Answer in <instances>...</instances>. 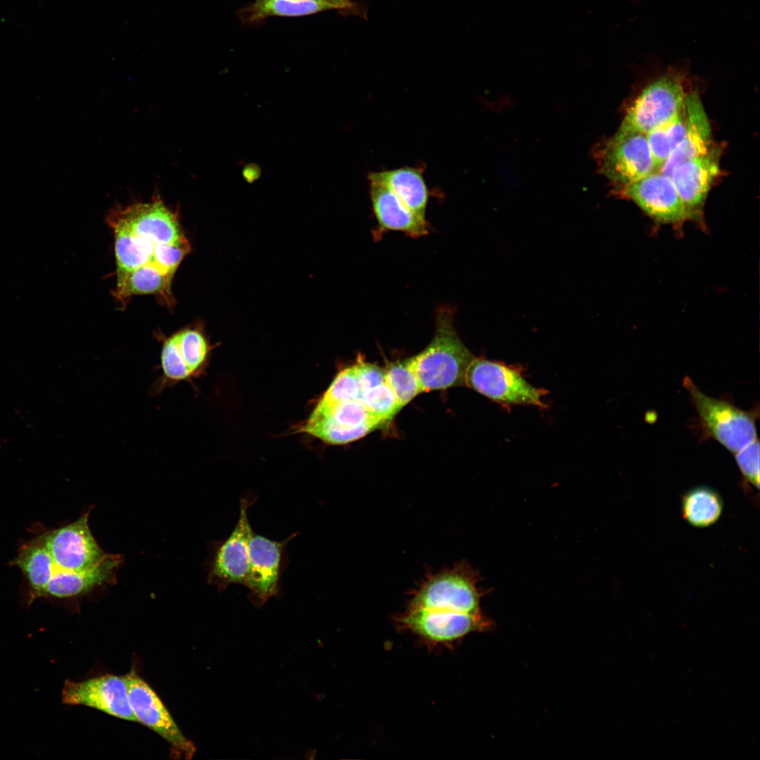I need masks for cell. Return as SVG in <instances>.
Returning a JSON list of instances; mask_svg holds the SVG:
<instances>
[{
    "label": "cell",
    "mask_w": 760,
    "mask_h": 760,
    "mask_svg": "<svg viewBox=\"0 0 760 760\" xmlns=\"http://www.w3.org/2000/svg\"><path fill=\"white\" fill-rule=\"evenodd\" d=\"M384 369L386 383L402 407L423 392L410 357L388 362Z\"/></svg>",
    "instance_id": "25"
},
{
    "label": "cell",
    "mask_w": 760,
    "mask_h": 760,
    "mask_svg": "<svg viewBox=\"0 0 760 760\" xmlns=\"http://www.w3.org/2000/svg\"><path fill=\"white\" fill-rule=\"evenodd\" d=\"M368 178L388 187L411 211L425 218L429 190L422 170L403 167L370 172Z\"/></svg>",
    "instance_id": "21"
},
{
    "label": "cell",
    "mask_w": 760,
    "mask_h": 760,
    "mask_svg": "<svg viewBox=\"0 0 760 760\" xmlns=\"http://www.w3.org/2000/svg\"><path fill=\"white\" fill-rule=\"evenodd\" d=\"M721 151L713 146L707 153L676 165L671 175L690 218L700 213L710 187L720 172Z\"/></svg>",
    "instance_id": "17"
},
{
    "label": "cell",
    "mask_w": 760,
    "mask_h": 760,
    "mask_svg": "<svg viewBox=\"0 0 760 760\" xmlns=\"http://www.w3.org/2000/svg\"><path fill=\"white\" fill-rule=\"evenodd\" d=\"M479 574L467 563L429 575L414 590L399 621L429 642L459 640L489 626L483 617Z\"/></svg>",
    "instance_id": "2"
},
{
    "label": "cell",
    "mask_w": 760,
    "mask_h": 760,
    "mask_svg": "<svg viewBox=\"0 0 760 760\" xmlns=\"http://www.w3.org/2000/svg\"><path fill=\"white\" fill-rule=\"evenodd\" d=\"M686 68L669 67L649 83L629 107L619 127L645 134L672 121L684 107Z\"/></svg>",
    "instance_id": "5"
},
{
    "label": "cell",
    "mask_w": 760,
    "mask_h": 760,
    "mask_svg": "<svg viewBox=\"0 0 760 760\" xmlns=\"http://www.w3.org/2000/svg\"><path fill=\"white\" fill-rule=\"evenodd\" d=\"M161 348L158 369L159 377L150 390L158 395L168 388L191 381L204 368L210 350V344L200 327H186L169 336L161 335Z\"/></svg>",
    "instance_id": "6"
},
{
    "label": "cell",
    "mask_w": 760,
    "mask_h": 760,
    "mask_svg": "<svg viewBox=\"0 0 760 760\" xmlns=\"http://www.w3.org/2000/svg\"><path fill=\"white\" fill-rule=\"evenodd\" d=\"M595 154L599 170L615 193L657 170L647 136L641 132L619 129Z\"/></svg>",
    "instance_id": "7"
},
{
    "label": "cell",
    "mask_w": 760,
    "mask_h": 760,
    "mask_svg": "<svg viewBox=\"0 0 760 760\" xmlns=\"http://www.w3.org/2000/svg\"><path fill=\"white\" fill-rule=\"evenodd\" d=\"M118 564V556L108 555L91 569L81 572H57L52 576L42 597L63 599L84 594L97 585L113 580Z\"/></svg>",
    "instance_id": "20"
},
{
    "label": "cell",
    "mask_w": 760,
    "mask_h": 760,
    "mask_svg": "<svg viewBox=\"0 0 760 760\" xmlns=\"http://www.w3.org/2000/svg\"><path fill=\"white\" fill-rule=\"evenodd\" d=\"M683 384L698 414L703 437L712 438L735 454L756 439L759 409L744 410L726 399L714 398L703 393L688 377Z\"/></svg>",
    "instance_id": "4"
},
{
    "label": "cell",
    "mask_w": 760,
    "mask_h": 760,
    "mask_svg": "<svg viewBox=\"0 0 760 760\" xmlns=\"http://www.w3.org/2000/svg\"><path fill=\"white\" fill-rule=\"evenodd\" d=\"M355 400L360 401V387L354 364L344 368L336 375L315 408L321 409L340 402Z\"/></svg>",
    "instance_id": "26"
},
{
    "label": "cell",
    "mask_w": 760,
    "mask_h": 760,
    "mask_svg": "<svg viewBox=\"0 0 760 760\" xmlns=\"http://www.w3.org/2000/svg\"><path fill=\"white\" fill-rule=\"evenodd\" d=\"M360 401L371 414L386 423L390 422L402 408L386 380L362 391Z\"/></svg>",
    "instance_id": "27"
},
{
    "label": "cell",
    "mask_w": 760,
    "mask_h": 760,
    "mask_svg": "<svg viewBox=\"0 0 760 760\" xmlns=\"http://www.w3.org/2000/svg\"><path fill=\"white\" fill-rule=\"evenodd\" d=\"M454 310H437L436 329L429 344L410 357L423 392L465 385L467 369L475 357L458 336L453 324Z\"/></svg>",
    "instance_id": "3"
},
{
    "label": "cell",
    "mask_w": 760,
    "mask_h": 760,
    "mask_svg": "<svg viewBox=\"0 0 760 760\" xmlns=\"http://www.w3.org/2000/svg\"><path fill=\"white\" fill-rule=\"evenodd\" d=\"M331 10L367 18L366 6L353 0H255L240 8L237 16L243 24L255 25L269 17H300Z\"/></svg>",
    "instance_id": "16"
},
{
    "label": "cell",
    "mask_w": 760,
    "mask_h": 760,
    "mask_svg": "<svg viewBox=\"0 0 760 760\" xmlns=\"http://www.w3.org/2000/svg\"><path fill=\"white\" fill-rule=\"evenodd\" d=\"M688 129V118L684 107L679 114L668 124L646 134L657 170L684 138Z\"/></svg>",
    "instance_id": "24"
},
{
    "label": "cell",
    "mask_w": 760,
    "mask_h": 760,
    "mask_svg": "<svg viewBox=\"0 0 760 760\" xmlns=\"http://www.w3.org/2000/svg\"><path fill=\"white\" fill-rule=\"evenodd\" d=\"M737 467L748 483L759 486V443L758 438L735 453Z\"/></svg>",
    "instance_id": "28"
},
{
    "label": "cell",
    "mask_w": 760,
    "mask_h": 760,
    "mask_svg": "<svg viewBox=\"0 0 760 760\" xmlns=\"http://www.w3.org/2000/svg\"><path fill=\"white\" fill-rule=\"evenodd\" d=\"M13 564L26 577L32 600L41 597L53 574V560L42 536L24 545Z\"/></svg>",
    "instance_id": "22"
},
{
    "label": "cell",
    "mask_w": 760,
    "mask_h": 760,
    "mask_svg": "<svg viewBox=\"0 0 760 760\" xmlns=\"http://www.w3.org/2000/svg\"><path fill=\"white\" fill-rule=\"evenodd\" d=\"M384 424L371 414L362 402L343 401L324 408H315L299 431L328 444L342 445L360 439Z\"/></svg>",
    "instance_id": "10"
},
{
    "label": "cell",
    "mask_w": 760,
    "mask_h": 760,
    "mask_svg": "<svg viewBox=\"0 0 760 760\" xmlns=\"http://www.w3.org/2000/svg\"><path fill=\"white\" fill-rule=\"evenodd\" d=\"M257 499V495H243L233 531L224 540L213 543L207 563L208 582L220 593L232 584L246 585L249 570L248 540L253 531L248 509Z\"/></svg>",
    "instance_id": "8"
},
{
    "label": "cell",
    "mask_w": 760,
    "mask_h": 760,
    "mask_svg": "<svg viewBox=\"0 0 760 760\" xmlns=\"http://www.w3.org/2000/svg\"><path fill=\"white\" fill-rule=\"evenodd\" d=\"M123 676L137 722L163 738L174 757L191 759L196 751L195 745L184 735L154 690L134 670Z\"/></svg>",
    "instance_id": "12"
},
{
    "label": "cell",
    "mask_w": 760,
    "mask_h": 760,
    "mask_svg": "<svg viewBox=\"0 0 760 760\" xmlns=\"http://www.w3.org/2000/svg\"><path fill=\"white\" fill-rule=\"evenodd\" d=\"M62 701L82 705L129 721L137 720L130 707L124 676L106 674L82 681L66 680Z\"/></svg>",
    "instance_id": "14"
},
{
    "label": "cell",
    "mask_w": 760,
    "mask_h": 760,
    "mask_svg": "<svg viewBox=\"0 0 760 760\" xmlns=\"http://www.w3.org/2000/svg\"><path fill=\"white\" fill-rule=\"evenodd\" d=\"M106 222L114 238L115 298L124 307L134 296L153 295L172 307L174 276L191 251L178 213L156 192L149 202L117 205Z\"/></svg>",
    "instance_id": "1"
},
{
    "label": "cell",
    "mask_w": 760,
    "mask_h": 760,
    "mask_svg": "<svg viewBox=\"0 0 760 760\" xmlns=\"http://www.w3.org/2000/svg\"><path fill=\"white\" fill-rule=\"evenodd\" d=\"M616 193L633 201L660 222L678 224L690 218L671 178L659 170Z\"/></svg>",
    "instance_id": "15"
},
{
    "label": "cell",
    "mask_w": 760,
    "mask_h": 760,
    "mask_svg": "<svg viewBox=\"0 0 760 760\" xmlns=\"http://www.w3.org/2000/svg\"><path fill=\"white\" fill-rule=\"evenodd\" d=\"M465 385L502 404L545 406V391L533 386L519 372L501 362L474 357L467 369Z\"/></svg>",
    "instance_id": "9"
},
{
    "label": "cell",
    "mask_w": 760,
    "mask_h": 760,
    "mask_svg": "<svg viewBox=\"0 0 760 760\" xmlns=\"http://www.w3.org/2000/svg\"><path fill=\"white\" fill-rule=\"evenodd\" d=\"M369 182L370 198L378 233L399 231L414 238L428 234L426 218L414 214L384 184L372 180Z\"/></svg>",
    "instance_id": "18"
},
{
    "label": "cell",
    "mask_w": 760,
    "mask_h": 760,
    "mask_svg": "<svg viewBox=\"0 0 760 760\" xmlns=\"http://www.w3.org/2000/svg\"><path fill=\"white\" fill-rule=\"evenodd\" d=\"M685 108L688 118L686 134L659 170L669 177L676 165L704 154L713 147L709 122L696 93L686 96Z\"/></svg>",
    "instance_id": "19"
},
{
    "label": "cell",
    "mask_w": 760,
    "mask_h": 760,
    "mask_svg": "<svg viewBox=\"0 0 760 760\" xmlns=\"http://www.w3.org/2000/svg\"><path fill=\"white\" fill-rule=\"evenodd\" d=\"M88 519L89 512L68 525L42 535L53 560V575L58 571L91 569L108 556L93 537Z\"/></svg>",
    "instance_id": "13"
},
{
    "label": "cell",
    "mask_w": 760,
    "mask_h": 760,
    "mask_svg": "<svg viewBox=\"0 0 760 760\" xmlns=\"http://www.w3.org/2000/svg\"><path fill=\"white\" fill-rule=\"evenodd\" d=\"M723 509L721 495L709 486L695 487L682 497L683 517L695 527L706 528L714 524L721 516Z\"/></svg>",
    "instance_id": "23"
},
{
    "label": "cell",
    "mask_w": 760,
    "mask_h": 760,
    "mask_svg": "<svg viewBox=\"0 0 760 760\" xmlns=\"http://www.w3.org/2000/svg\"><path fill=\"white\" fill-rule=\"evenodd\" d=\"M297 534L294 533L277 541L251 532L248 540L249 570L245 586L249 590L248 599L256 608H261L270 598L280 595L282 574L288 564L286 547Z\"/></svg>",
    "instance_id": "11"
}]
</instances>
